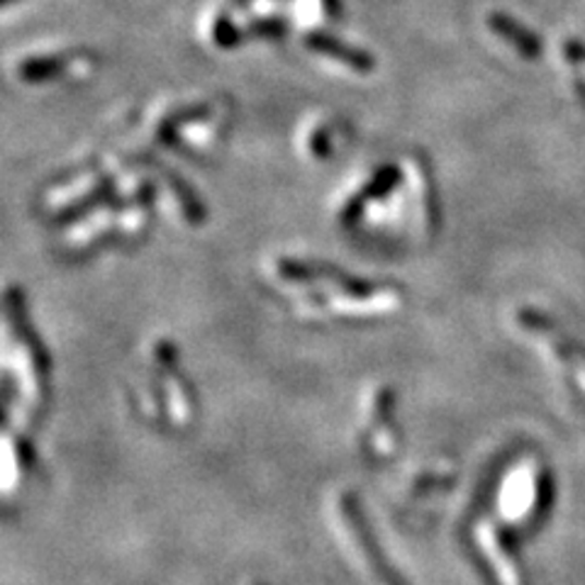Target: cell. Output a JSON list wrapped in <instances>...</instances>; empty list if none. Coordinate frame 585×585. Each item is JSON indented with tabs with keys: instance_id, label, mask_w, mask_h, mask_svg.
<instances>
[{
	"instance_id": "5b68a950",
	"label": "cell",
	"mask_w": 585,
	"mask_h": 585,
	"mask_svg": "<svg viewBox=\"0 0 585 585\" xmlns=\"http://www.w3.org/2000/svg\"><path fill=\"white\" fill-rule=\"evenodd\" d=\"M364 447L373 457H390L398 447V432L393 422V393L376 390L366 410V430H364Z\"/></svg>"
},
{
	"instance_id": "3957f363",
	"label": "cell",
	"mask_w": 585,
	"mask_h": 585,
	"mask_svg": "<svg viewBox=\"0 0 585 585\" xmlns=\"http://www.w3.org/2000/svg\"><path fill=\"white\" fill-rule=\"evenodd\" d=\"M5 378L15 383L8 393V412H17V422H33L45 406L47 364L42 345L33 335L25 318L23 298H10L5 312Z\"/></svg>"
},
{
	"instance_id": "277c9868",
	"label": "cell",
	"mask_w": 585,
	"mask_h": 585,
	"mask_svg": "<svg viewBox=\"0 0 585 585\" xmlns=\"http://www.w3.org/2000/svg\"><path fill=\"white\" fill-rule=\"evenodd\" d=\"M176 351L166 345H157L151 351V378L142 390H137V400H147V408L159 406L161 422L171 427H188L194 422V398L178 376Z\"/></svg>"
},
{
	"instance_id": "7a4b0ae2",
	"label": "cell",
	"mask_w": 585,
	"mask_h": 585,
	"mask_svg": "<svg viewBox=\"0 0 585 585\" xmlns=\"http://www.w3.org/2000/svg\"><path fill=\"white\" fill-rule=\"evenodd\" d=\"M271 274L276 284L290 290L288 296L296 298V306L308 315L373 318L386 315L400 306L396 288L347 278L341 271L315 264V261L278 259Z\"/></svg>"
},
{
	"instance_id": "52a82bcc",
	"label": "cell",
	"mask_w": 585,
	"mask_h": 585,
	"mask_svg": "<svg viewBox=\"0 0 585 585\" xmlns=\"http://www.w3.org/2000/svg\"><path fill=\"white\" fill-rule=\"evenodd\" d=\"M493 25H496V29L500 35H506L510 42L522 49L524 54H539V42H537V37H534L532 33H527V29H522L520 25H514L510 17H496L493 20Z\"/></svg>"
},
{
	"instance_id": "8992f818",
	"label": "cell",
	"mask_w": 585,
	"mask_h": 585,
	"mask_svg": "<svg viewBox=\"0 0 585 585\" xmlns=\"http://www.w3.org/2000/svg\"><path fill=\"white\" fill-rule=\"evenodd\" d=\"M339 133L335 125H315L312 127L310 137H306V147H308V154H312L315 159H335V151H337V142H339Z\"/></svg>"
},
{
	"instance_id": "6da1fadb",
	"label": "cell",
	"mask_w": 585,
	"mask_h": 585,
	"mask_svg": "<svg viewBox=\"0 0 585 585\" xmlns=\"http://www.w3.org/2000/svg\"><path fill=\"white\" fill-rule=\"evenodd\" d=\"M345 220L351 229L383 232V237H410L418 232L427 237L435 222V198L427 169L420 161L402 166H383L345 206Z\"/></svg>"
}]
</instances>
